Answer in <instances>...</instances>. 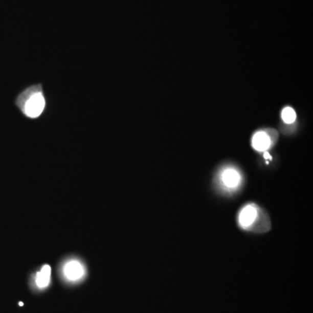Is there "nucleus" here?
Here are the masks:
<instances>
[{
    "label": "nucleus",
    "mask_w": 313,
    "mask_h": 313,
    "mask_svg": "<svg viewBox=\"0 0 313 313\" xmlns=\"http://www.w3.org/2000/svg\"><path fill=\"white\" fill-rule=\"evenodd\" d=\"M221 180L223 183V186L226 188L235 189L238 187L240 184L241 177L240 174L235 169L228 168L225 170L221 176Z\"/></svg>",
    "instance_id": "4"
},
{
    "label": "nucleus",
    "mask_w": 313,
    "mask_h": 313,
    "mask_svg": "<svg viewBox=\"0 0 313 313\" xmlns=\"http://www.w3.org/2000/svg\"><path fill=\"white\" fill-rule=\"evenodd\" d=\"M44 107H46V100L41 91L39 93H35L34 95L26 102L21 113L25 114L26 117L34 119L40 116Z\"/></svg>",
    "instance_id": "2"
},
{
    "label": "nucleus",
    "mask_w": 313,
    "mask_h": 313,
    "mask_svg": "<svg viewBox=\"0 0 313 313\" xmlns=\"http://www.w3.org/2000/svg\"><path fill=\"white\" fill-rule=\"evenodd\" d=\"M282 119L284 120V123L292 124L296 120L295 110L290 107L284 108L282 111Z\"/></svg>",
    "instance_id": "8"
},
{
    "label": "nucleus",
    "mask_w": 313,
    "mask_h": 313,
    "mask_svg": "<svg viewBox=\"0 0 313 313\" xmlns=\"http://www.w3.org/2000/svg\"><path fill=\"white\" fill-rule=\"evenodd\" d=\"M51 275H52V269L48 264L43 265L41 268L40 271L36 274V278H35V281H36V284L38 288L43 289L46 287L48 286L51 282Z\"/></svg>",
    "instance_id": "6"
},
{
    "label": "nucleus",
    "mask_w": 313,
    "mask_h": 313,
    "mask_svg": "<svg viewBox=\"0 0 313 313\" xmlns=\"http://www.w3.org/2000/svg\"><path fill=\"white\" fill-rule=\"evenodd\" d=\"M266 215L254 204H249L241 210L238 215V223L243 230L254 229L256 225L266 219Z\"/></svg>",
    "instance_id": "1"
},
{
    "label": "nucleus",
    "mask_w": 313,
    "mask_h": 313,
    "mask_svg": "<svg viewBox=\"0 0 313 313\" xmlns=\"http://www.w3.org/2000/svg\"><path fill=\"white\" fill-rule=\"evenodd\" d=\"M41 91L42 89H41L40 85H34V86L30 87L28 89L23 91L19 95L17 96V99H16V105L17 108L20 110H23L26 102L28 101L35 93H39Z\"/></svg>",
    "instance_id": "7"
},
{
    "label": "nucleus",
    "mask_w": 313,
    "mask_h": 313,
    "mask_svg": "<svg viewBox=\"0 0 313 313\" xmlns=\"http://www.w3.org/2000/svg\"><path fill=\"white\" fill-rule=\"evenodd\" d=\"M264 158L266 159V160H272V156H270L269 153L268 152H264Z\"/></svg>",
    "instance_id": "9"
},
{
    "label": "nucleus",
    "mask_w": 313,
    "mask_h": 313,
    "mask_svg": "<svg viewBox=\"0 0 313 313\" xmlns=\"http://www.w3.org/2000/svg\"><path fill=\"white\" fill-rule=\"evenodd\" d=\"M272 145L269 135L264 131H258L252 138V146L258 151H266Z\"/></svg>",
    "instance_id": "5"
},
{
    "label": "nucleus",
    "mask_w": 313,
    "mask_h": 313,
    "mask_svg": "<svg viewBox=\"0 0 313 313\" xmlns=\"http://www.w3.org/2000/svg\"><path fill=\"white\" fill-rule=\"evenodd\" d=\"M62 273L64 278L71 282H77L84 278L85 268L80 261L71 259L63 265Z\"/></svg>",
    "instance_id": "3"
}]
</instances>
